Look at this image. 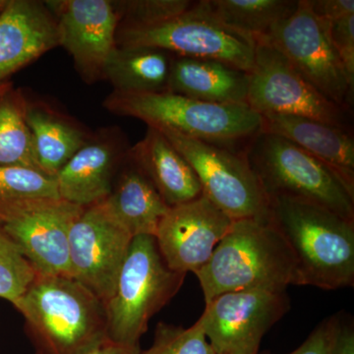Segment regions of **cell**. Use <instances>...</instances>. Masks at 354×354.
<instances>
[{
    "mask_svg": "<svg viewBox=\"0 0 354 354\" xmlns=\"http://www.w3.org/2000/svg\"><path fill=\"white\" fill-rule=\"evenodd\" d=\"M268 223L293 254L295 285L325 290L354 286V221L318 205L272 197Z\"/></svg>",
    "mask_w": 354,
    "mask_h": 354,
    "instance_id": "cell-1",
    "label": "cell"
},
{
    "mask_svg": "<svg viewBox=\"0 0 354 354\" xmlns=\"http://www.w3.org/2000/svg\"><path fill=\"white\" fill-rule=\"evenodd\" d=\"M290 247L268 221L234 220L208 262L196 272L205 302L239 290H286L295 285Z\"/></svg>",
    "mask_w": 354,
    "mask_h": 354,
    "instance_id": "cell-2",
    "label": "cell"
},
{
    "mask_svg": "<svg viewBox=\"0 0 354 354\" xmlns=\"http://www.w3.org/2000/svg\"><path fill=\"white\" fill-rule=\"evenodd\" d=\"M14 306L35 354H79L106 335L104 302L72 277L39 274Z\"/></svg>",
    "mask_w": 354,
    "mask_h": 354,
    "instance_id": "cell-3",
    "label": "cell"
},
{
    "mask_svg": "<svg viewBox=\"0 0 354 354\" xmlns=\"http://www.w3.org/2000/svg\"><path fill=\"white\" fill-rule=\"evenodd\" d=\"M113 114L129 116L149 127L167 129L225 147L262 131L263 118L247 104H211L174 93L113 91L104 100Z\"/></svg>",
    "mask_w": 354,
    "mask_h": 354,
    "instance_id": "cell-4",
    "label": "cell"
},
{
    "mask_svg": "<svg viewBox=\"0 0 354 354\" xmlns=\"http://www.w3.org/2000/svg\"><path fill=\"white\" fill-rule=\"evenodd\" d=\"M244 156L267 199L286 197L311 203L354 221V188L290 140L261 131L251 138Z\"/></svg>",
    "mask_w": 354,
    "mask_h": 354,
    "instance_id": "cell-5",
    "label": "cell"
},
{
    "mask_svg": "<svg viewBox=\"0 0 354 354\" xmlns=\"http://www.w3.org/2000/svg\"><path fill=\"white\" fill-rule=\"evenodd\" d=\"M185 277L169 268L155 236L133 237L115 290L104 304L106 335L120 344H139L149 321L176 297Z\"/></svg>",
    "mask_w": 354,
    "mask_h": 354,
    "instance_id": "cell-6",
    "label": "cell"
},
{
    "mask_svg": "<svg viewBox=\"0 0 354 354\" xmlns=\"http://www.w3.org/2000/svg\"><path fill=\"white\" fill-rule=\"evenodd\" d=\"M116 46H148L177 57L218 60L249 73L253 68L256 41L223 24L209 10L206 0H202L160 24L118 26Z\"/></svg>",
    "mask_w": 354,
    "mask_h": 354,
    "instance_id": "cell-7",
    "label": "cell"
},
{
    "mask_svg": "<svg viewBox=\"0 0 354 354\" xmlns=\"http://www.w3.org/2000/svg\"><path fill=\"white\" fill-rule=\"evenodd\" d=\"M165 138L189 162L203 195L232 220L268 221L269 203L245 156L167 129Z\"/></svg>",
    "mask_w": 354,
    "mask_h": 354,
    "instance_id": "cell-8",
    "label": "cell"
},
{
    "mask_svg": "<svg viewBox=\"0 0 354 354\" xmlns=\"http://www.w3.org/2000/svg\"><path fill=\"white\" fill-rule=\"evenodd\" d=\"M267 41L283 55L330 101L346 111L353 101L354 83L344 69L329 34V25L299 0L295 12L272 27Z\"/></svg>",
    "mask_w": 354,
    "mask_h": 354,
    "instance_id": "cell-9",
    "label": "cell"
},
{
    "mask_svg": "<svg viewBox=\"0 0 354 354\" xmlns=\"http://www.w3.org/2000/svg\"><path fill=\"white\" fill-rule=\"evenodd\" d=\"M253 68L249 72L247 104L261 115L302 116L346 128V111L312 85L272 44L255 39Z\"/></svg>",
    "mask_w": 354,
    "mask_h": 354,
    "instance_id": "cell-10",
    "label": "cell"
},
{
    "mask_svg": "<svg viewBox=\"0 0 354 354\" xmlns=\"http://www.w3.org/2000/svg\"><path fill=\"white\" fill-rule=\"evenodd\" d=\"M83 209L62 199L17 203L0 208V228L39 274L71 277L70 230Z\"/></svg>",
    "mask_w": 354,
    "mask_h": 354,
    "instance_id": "cell-11",
    "label": "cell"
},
{
    "mask_svg": "<svg viewBox=\"0 0 354 354\" xmlns=\"http://www.w3.org/2000/svg\"><path fill=\"white\" fill-rule=\"evenodd\" d=\"M132 239L104 200L85 207L70 230L72 278L106 304L115 290Z\"/></svg>",
    "mask_w": 354,
    "mask_h": 354,
    "instance_id": "cell-12",
    "label": "cell"
},
{
    "mask_svg": "<svg viewBox=\"0 0 354 354\" xmlns=\"http://www.w3.org/2000/svg\"><path fill=\"white\" fill-rule=\"evenodd\" d=\"M290 308L286 290H239L206 304L198 323L216 354H258L261 342Z\"/></svg>",
    "mask_w": 354,
    "mask_h": 354,
    "instance_id": "cell-13",
    "label": "cell"
},
{
    "mask_svg": "<svg viewBox=\"0 0 354 354\" xmlns=\"http://www.w3.org/2000/svg\"><path fill=\"white\" fill-rule=\"evenodd\" d=\"M57 20L60 46L73 58L87 83L104 79V67L116 48L120 18L111 0L46 1Z\"/></svg>",
    "mask_w": 354,
    "mask_h": 354,
    "instance_id": "cell-14",
    "label": "cell"
},
{
    "mask_svg": "<svg viewBox=\"0 0 354 354\" xmlns=\"http://www.w3.org/2000/svg\"><path fill=\"white\" fill-rule=\"evenodd\" d=\"M232 221L205 195L169 207L156 232L158 250L174 271L196 274L208 262Z\"/></svg>",
    "mask_w": 354,
    "mask_h": 354,
    "instance_id": "cell-15",
    "label": "cell"
},
{
    "mask_svg": "<svg viewBox=\"0 0 354 354\" xmlns=\"http://www.w3.org/2000/svg\"><path fill=\"white\" fill-rule=\"evenodd\" d=\"M59 46L57 20L44 2L9 0L0 15V84Z\"/></svg>",
    "mask_w": 354,
    "mask_h": 354,
    "instance_id": "cell-16",
    "label": "cell"
},
{
    "mask_svg": "<svg viewBox=\"0 0 354 354\" xmlns=\"http://www.w3.org/2000/svg\"><path fill=\"white\" fill-rule=\"evenodd\" d=\"M128 157L150 179L167 206L202 196L201 184L189 162L160 130L148 127L145 137L133 147Z\"/></svg>",
    "mask_w": 354,
    "mask_h": 354,
    "instance_id": "cell-17",
    "label": "cell"
},
{
    "mask_svg": "<svg viewBox=\"0 0 354 354\" xmlns=\"http://www.w3.org/2000/svg\"><path fill=\"white\" fill-rule=\"evenodd\" d=\"M262 118V131L290 140L332 167L354 188V140L346 128L302 116L264 114Z\"/></svg>",
    "mask_w": 354,
    "mask_h": 354,
    "instance_id": "cell-18",
    "label": "cell"
},
{
    "mask_svg": "<svg viewBox=\"0 0 354 354\" xmlns=\"http://www.w3.org/2000/svg\"><path fill=\"white\" fill-rule=\"evenodd\" d=\"M249 75L225 62L174 55L167 92L211 104H247Z\"/></svg>",
    "mask_w": 354,
    "mask_h": 354,
    "instance_id": "cell-19",
    "label": "cell"
},
{
    "mask_svg": "<svg viewBox=\"0 0 354 354\" xmlns=\"http://www.w3.org/2000/svg\"><path fill=\"white\" fill-rule=\"evenodd\" d=\"M120 155V147L106 140L87 142L55 176L60 198L83 208L104 201Z\"/></svg>",
    "mask_w": 354,
    "mask_h": 354,
    "instance_id": "cell-20",
    "label": "cell"
},
{
    "mask_svg": "<svg viewBox=\"0 0 354 354\" xmlns=\"http://www.w3.org/2000/svg\"><path fill=\"white\" fill-rule=\"evenodd\" d=\"M130 162L131 165L124 169L104 201L132 237L155 236L169 207L150 179L131 160Z\"/></svg>",
    "mask_w": 354,
    "mask_h": 354,
    "instance_id": "cell-21",
    "label": "cell"
},
{
    "mask_svg": "<svg viewBox=\"0 0 354 354\" xmlns=\"http://www.w3.org/2000/svg\"><path fill=\"white\" fill-rule=\"evenodd\" d=\"M172 57L160 48L116 46L106 62L104 79L118 92H165Z\"/></svg>",
    "mask_w": 354,
    "mask_h": 354,
    "instance_id": "cell-22",
    "label": "cell"
},
{
    "mask_svg": "<svg viewBox=\"0 0 354 354\" xmlns=\"http://www.w3.org/2000/svg\"><path fill=\"white\" fill-rule=\"evenodd\" d=\"M25 116L39 167L44 174L57 176L70 158L87 143L85 133L57 114L28 102Z\"/></svg>",
    "mask_w": 354,
    "mask_h": 354,
    "instance_id": "cell-23",
    "label": "cell"
},
{
    "mask_svg": "<svg viewBox=\"0 0 354 354\" xmlns=\"http://www.w3.org/2000/svg\"><path fill=\"white\" fill-rule=\"evenodd\" d=\"M206 3L223 24L254 39L265 36L298 6L293 0H206Z\"/></svg>",
    "mask_w": 354,
    "mask_h": 354,
    "instance_id": "cell-24",
    "label": "cell"
},
{
    "mask_svg": "<svg viewBox=\"0 0 354 354\" xmlns=\"http://www.w3.org/2000/svg\"><path fill=\"white\" fill-rule=\"evenodd\" d=\"M26 106L27 101L18 91L11 88L0 95V167L18 165L43 171L26 122Z\"/></svg>",
    "mask_w": 354,
    "mask_h": 354,
    "instance_id": "cell-25",
    "label": "cell"
},
{
    "mask_svg": "<svg viewBox=\"0 0 354 354\" xmlns=\"http://www.w3.org/2000/svg\"><path fill=\"white\" fill-rule=\"evenodd\" d=\"M41 199H62L55 176L32 167H0V208Z\"/></svg>",
    "mask_w": 354,
    "mask_h": 354,
    "instance_id": "cell-26",
    "label": "cell"
},
{
    "mask_svg": "<svg viewBox=\"0 0 354 354\" xmlns=\"http://www.w3.org/2000/svg\"><path fill=\"white\" fill-rule=\"evenodd\" d=\"M38 276L24 254L0 228V298L15 304Z\"/></svg>",
    "mask_w": 354,
    "mask_h": 354,
    "instance_id": "cell-27",
    "label": "cell"
},
{
    "mask_svg": "<svg viewBox=\"0 0 354 354\" xmlns=\"http://www.w3.org/2000/svg\"><path fill=\"white\" fill-rule=\"evenodd\" d=\"M188 0L113 1L121 27H148L180 15L192 6Z\"/></svg>",
    "mask_w": 354,
    "mask_h": 354,
    "instance_id": "cell-28",
    "label": "cell"
},
{
    "mask_svg": "<svg viewBox=\"0 0 354 354\" xmlns=\"http://www.w3.org/2000/svg\"><path fill=\"white\" fill-rule=\"evenodd\" d=\"M140 354H216L200 324L190 328L158 323L153 344Z\"/></svg>",
    "mask_w": 354,
    "mask_h": 354,
    "instance_id": "cell-29",
    "label": "cell"
},
{
    "mask_svg": "<svg viewBox=\"0 0 354 354\" xmlns=\"http://www.w3.org/2000/svg\"><path fill=\"white\" fill-rule=\"evenodd\" d=\"M328 25L333 46L354 83V14Z\"/></svg>",
    "mask_w": 354,
    "mask_h": 354,
    "instance_id": "cell-30",
    "label": "cell"
},
{
    "mask_svg": "<svg viewBox=\"0 0 354 354\" xmlns=\"http://www.w3.org/2000/svg\"><path fill=\"white\" fill-rule=\"evenodd\" d=\"M337 321V314L323 320L299 348L288 354H330V342Z\"/></svg>",
    "mask_w": 354,
    "mask_h": 354,
    "instance_id": "cell-31",
    "label": "cell"
},
{
    "mask_svg": "<svg viewBox=\"0 0 354 354\" xmlns=\"http://www.w3.org/2000/svg\"><path fill=\"white\" fill-rule=\"evenodd\" d=\"M312 12L327 24L354 14L353 0H307Z\"/></svg>",
    "mask_w": 354,
    "mask_h": 354,
    "instance_id": "cell-32",
    "label": "cell"
},
{
    "mask_svg": "<svg viewBox=\"0 0 354 354\" xmlns=\"http://www.w3.org/2000/svg\"><path fill=\"white\" fill-rule=\"evenodd\" d=\"M330 354H354V325L351 316L337 313Z\"/></svg>",
    "mask_w": 354,
    "mask_h": 354,
    "instance_id": "cell-33",
    "label": "cell"
},
{
    "mask_svg": "<svg viewBox=\"0 0 354 354\" xmlns=\"http://www.w3.org/2000/svg\"><path fill=\"white\" fill-rule=\"evenodd\" d=\"M139 344H124L111 341L108 335L100 337L79 354H140Z\"/></svg>",
    "mask_w": 354,
    "mask_h": 354,
    "instance_id": "cell-34",
    "label": "cell"
},
{
    "mask_svg": "<svg viewBox=\"0 0 354 354\" xmlns=\"http://www.w3.org/2000/svg\"><path fill=\"white\" fill-rule=\"evenodd\" d=\"M12 88V85L10 82H6L0 84V95L6 94L9 90Z\"/></svg>",
    "mask_w": 354,
    "mask_h": 354,
    "instance_id": "cell-35",
    "label": "cell"
},
{
    "mask_svg": "<svg viewBox=\"0 0 354 354\" xmlns=\"http://www.w3.org/2000/svg\"><path fill=\"white\" fill-rule=\"evenodd\" d=\"M9 0H0V15L3 12L4 9L8 6Z\"/></svg>",
    "mask_w": 354,
    "mask_h": 354,
    "instance_id": "cell-36",
    "label": "cell"
}]
</instances>
